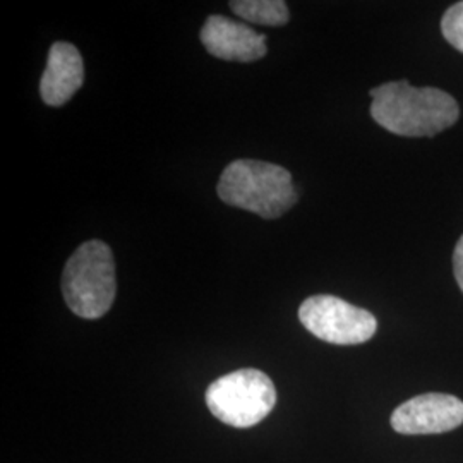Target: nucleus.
Returning a JSON list of instances; mask_svg holds the SVG:
<instances>
[{
    "label": "nucleus",
    "instance_id": "f257e3e1",
    "mask_svg": "<svg viewBox=\"0 0 463 463\" xmlns=\"http://www.w3.org/2000/svg\"><path fill=\"white\" fill-rule=\"evenodd\" d=\"M371 116L390 133L430 137L451 128L460 109L457 99L438 88H414L407 81L371 90Z\"/></svg>",
    "mask_w": 463,
    "mask_h": 463
},
{
    "label": "nucleus",
    "instance_id": "7ed1b4c3",
    "mask_svg": "<svg viewBox=\"0 0 463 463\" xmlns=\"http://www.w3.org/2000/svg\"><path fill=\"white\" fill-rule=\"evenodd\" d=\"M116 263L110 248L88 241L74 250L62 273V294L69 309L84 319L107 315L116 298Z\"/></svg>",
    "mask_w": 463,
    "mask_h": 463
},
{
    "label": "nucleus",
    "instance_id": "f03ea898",
    "mask_svg": "<svg viewBox=\"0 0 463 463\" xmlns=\"http://www.w3.org/2000/svg\"><path fill=\"white\" fill-rule=\"evenodd\" d=\"M216 191L223 203L266 220L279 218L298 203L290 172L260 160L232 162L223 170Z\"/></svg>",
    "mask_w": 463,
    "mask_h": 463
},
{
    "label": "nucleus",
    "instance_id": "9b49d317",
    "mask_svg": "<svg viewBox=\"0 0 463 463\" xmlns=\"http://www.w3.org/2000/svg\"><path fill=\"white\" fill-rule=\"evenodd\" d=\"M453 269H455V279L463 292V235L455 248V254H453Z\"/></svg>",
    "mask_w": 463,
    "mask_h": 463
},
{
    "label": "nucleus",
    "instance_id": "6e6552de",
    "mask_svg": "<svg viewBox=\"0 0 463 463\" xmlns=\"http://www.w3.org/2000/svg\"><path fill=\"white\" fill-rule=\"evenodd\" d=\"M84 81L83 59L80 50L66 42L52 45L45 72L40 81V93L50 107H62Z\"/></svg>",
    "mask_w": 463,
    "mask_h": 463
},
{
    "label": "nucleus",
    "instance_id": "1a4fd4ad",
    "mask_svg": "<svg viewBox=\"0 0 463 463\" xmlns=\"http://www.w3.org/2000/svg\"><path fill=\"white\" fill-rule=\"evenodd\" d=\"M232 11L249 23L283 26L288 23V9L281 0H239L231 2Z\"/></svg>",
    "mask_w": 463,
    "mask_h": 463
},
{
    "label": "nucleus",
    "instance_id": "39448f33",
    "mask_svg": "<svg viewBox=\"0 0 463 463\" xmlns=\"http://www.w3.org/2000/svg\"><path fill=\"white\" fill-rule=\"evenodd\" d=\"M298 319L316 338L335 345L364 344L378 330V321L369 311L335 296L306 298L298 309Z\"/></svg>",
    "mask_w": 463,
    "mask_h": 463
},
{
    "label": "nucleus",
    "instance_id": "423d86ee",
    "mask_svg": "<svg viewBox=\"0 0 463 463\" xmlns=\"http://www.w3.org/2000/svg\"><path fill=\"white\" fill-rule=\"evenodd\" d=\"M463 424V402L447 393L411 398L392 414V428L400 434H439Z\"/></svg>",
    "mask_w": 463,
    "mask_h": 463
},
{
    "label": "nucleus",
    "instance_id": "20e7f679",
    "mask_svg": "<svg viewBox=\"0 0 463 463\" xmlns=\"http://www.w3.org/2000/svg\"><path fill=\"white\" fill-rule=\"evenodd\" d=\"M204 398L218 420L246 430L271 414L277 403V390L263 371L239 369L213 381Z\"/></svg>",
    "mask_w": 463,
    "mask_h": 463
},
{
    "label": "nucleus",
    "instance_id": "9d476101",
    "mask_svg": "<svg viewBox=\"0 0 463 463\" xmlns=\"http://www.w3.org/2000/svg\"><path fill=\"white\" fill-rule=\"evenodd\" d=\"M441 30L448 43L463 52V2H458L448 9L441 21Z\"/></svg>",
    "mask_w": 463,
    "mask_h": 463
},
{
    "label": "nucleus",
    "instance_id": "0eeeda50",
    "mask_svg": "<svg viewBox=\"0 0 463 463\" xmlns=\"http://www.w3.org/2000/svg\"><path fill=\"white\" fill-rule=\"evenodd\" d=\"M201 42L213 57L235 62H254L265 57L266 36L229 17L210 16L201 30Z\"/></svg>",
    "mask_w": 463,
    "mask_h": 463
}]
</instances>
